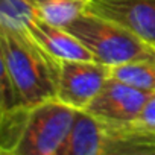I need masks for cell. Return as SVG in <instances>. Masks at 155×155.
<instances>
[{
  "label": "cell",
  "instance_id": "6da1fadb",
  "mask_svg": "<svg viewBox=\"0 0 155 155\" xmlns=\"http://www.w3.org/2000/svg\"><path fill=\"white\" fill-rule=\"evenodd\" d=\"M0 62L25 105L35 107L56 97L61 61L28 34L0 29Z\"/></svg>",
  "mask_w": 155,
  "mask_h": 155
},
{
  "label": "cell",
  "instance_id": "7a4b0ae2",
  "mask_svg": "<svg viewBox=\"0 0 155 155\" xmlns=\"http://www.w3.org/2000/svg\"><path fill=\"white\" fill-rule=\"evenodd\" d=\"M65 29L91 52L96 61L108 67L155 58V49L146 41L125 28L88 11L73 20Z\"/></svg>",
  "mask_w": 155,
  "mask_h": 155
},
{
  "label": "cell",
  "instance_id": "3957f363",
  "mask_svg": "<svg viewBox=\"0 0 155 155\" xmlns=\"http://www.w3.org/2000/svg\"><path fill=\"white\" fill-rule=\"evenodd\" d=\"M74 114V108L56 97L35 105L15 155H58L70 132Z\"/></svg>",
  "mask_w": 155,
  "mask_h": 155
},
{
  "label": "cell",
  "instance_id": "277c9868",
  "mask_svg": "<svg viewBox=\"0 0 155 155\" xmlns=\"http://www.w3.org/2000/svg\"><path fill=\"white\" fill-rule=\"evenodd\" d=\"M110 68L99 61H61L56 99L74 110H87L110 79Z\"/></svg>",
  "mask_w": 155,
  "mask_h": 155
},
{
  "label": "cell",
  "instance_id": "5b68a950",
  "mask_svg": "<svg viewBox=\"0 0 155 155\" xmlns=\"http://www.w3.org/2000/svg\"><path fill=\"white\" fill-rule=\"evenodd\" d=\"M87 11L125 28L155 49V0H90Z\"/></svg>",
  "mask_w": 155,
  "mask_h": 155
},
{
  "label": "cell",
  "instance_id": "8992f818",
  "mask_svg": "<svg viewBox=\"0 0 155 155\" xmlns=\"http://www.w3.org/2000/svg\"><path fill=\"white\" fill-rule=\"evenodd\" d=\"M150 94V91L110 78L85 111L104 122L129 123L138 117Z\"/></svg>",
  "mask_w": 155,
  "mask_h": 155
},
{
  "label": "cell",
  "instance_id": "52a82bcc",
  "mask_svg": "<svg viewBox=\"0 0 155 155\" xmlns=\"http://www.w3.org/2000/svg\"><path fill=\"white\" fill-rule=\"evenodd\" d=\"M25 34H28L37 44H40L50 56L59 61H68V59L96 61L91 52L65 28L50 25L41 20L40 17L29 26L28 32Z\"/></svg>",
  "mask_w": 155,
  "mask_h": 155
},
{
  "label": "cell",
  "instance_id": "ba28073f",
  "mask_svg": "<svg viewBox=\"0 0 155 155\" xmlns=\"http://www.w3.org/2000/svg\"><path fill=\"white\" fill-rule=\"evenodd\" d=\"M58 155H105L104 122L85 110H76L73 125Z\"/></svg>",
  "mask_w": 155,
  "mask_h": 155
},
{
  "label": "cell",
  "instance_id": "9c48e42d",
  "mask_svg": "<svg viewBox=\"0 0 155 155\" xmlns=\"http://www.w3.org/2000/svg\"><path fill=\"white\" fill-rule=\"evenodd\" d=\"M41 20L65 28L87 11L90 0H32Z\"/></svg>",
  "mask_w": 155,
  "mask_h": 155
},
{
  "label": "cell",
  "instance_id": "30bf717a",
  "mask_svg": "<svg viewBox=\"0 0 155 155\" xmlns=\"http://www.w3.org/2000/svg\"><path fill=\"white\" fill-rule=\"evenodd\" d=\"M34 107H15L2 111L0 125V149L3 153L15 155V150L25 135V129Z\"/></svg>",
  "mask_w": 155,
  "mask_h": 155
},
{
  "label": "cell",
  "instance_id": "8fae6325",
  "mask_svg": "<svg viewBox=\"0 0 155 155\" xmlns=\"http://www.w3.org/2000/svg\"><path fill=\"white\" fill-rule=\"evenodd\" d=\"M110 78L155 93V58L137 59L110 68Z\"/></svg>",
  "mask_w": 155,
  "mask_h": 155
},
{
  "label": "cell",
  "instance_id": "7c38bea8",
  "mask_svg": "<svg viewBox=\"0 0 155 155\" xmlns=\"http://www.w3.org/2000/svg\"><path fill=\"white\" fill-rule=\"evenodd\" d=\"M37 18L32 0H0V29L25 34Z\"/></svg>",
  "mask_w": 155,
  "mask_h": 155
},
{
  "label": "cell",
  "instance_id": "4fadbf2b",
  "mask_svg": "<svg viewBox=\"0 0 155 155\" xmlns=\"http://www.w3.org/2000/svg\"><path fill=\"white\" fill-rule=\"evenodd\" d=\"M134 122H137L140 126L155 132V93H152L149 96L141 113L138 114V117Z\"/></svg>",
  "mask_w": 155,
  "mask_h": 155
}]
</instances>
